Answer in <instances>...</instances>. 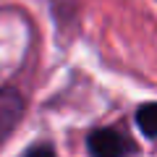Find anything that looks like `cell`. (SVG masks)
I'll use <instances>...</instances> for the list:
<instances>
[{
	"label": "cell",
	"mask_w": 157,
	"mask_h": 157,
	"mask_svg": "<svg viewBox=\"0 0 157 157\" xmlns=\"http://www.w3.org/2000/svg\"><path fill=\"white\" fill-rule=\"evenodd\" d=\"M26 113V100L16 86L0 89V147L13 136V131L21 126V118Z\"/></svg>",
	"instance_id": "obj_2"
},
{
	"label": "cell",
	"mask_w": 157,
	"mask_h": 157,
	"mask_svg": "<svg viewBox=\"0 0 157 157\" xmlns=\"http://www.w3.org/2000/svg\"><path fill=\"white\" fill-rule=\"evenodd\" d=\"M21 157H58V152H55V147L50 141H37V144L26 147Z\"/></svg>",
	"instance_id": "obj_4"
},
{
	"label": "cell",
	"mask_w": 157,
	"mask_h": 157,
	"mask_svg": "<svg viewBox=\"0 0 157 157\" xmlns=\"http://www.w3.org/2000/svg\"><path fill=\"white\" fill-rule=\"evenodd\" d=\"M86 152L89 157H131L136 149L118 128L100 126L86 134Z\"/></svg>",
	"instance_id": "obj_1"
},
{
	"label": "cell",
	"mask_w": 157,
	"mask_h": 157,
	"mask_svg": "<svg viewBox=\"0 0 157 157\" xmlns=\"http://www.w3.org/2000/svg\"><path fill=\"white\" fill-rule=\"evenodd\" d=\"M134 123L144 139H157V102H144L136 107Z\"/></svg>",
	"instance_id": "obj_3"
}]
</instances>
